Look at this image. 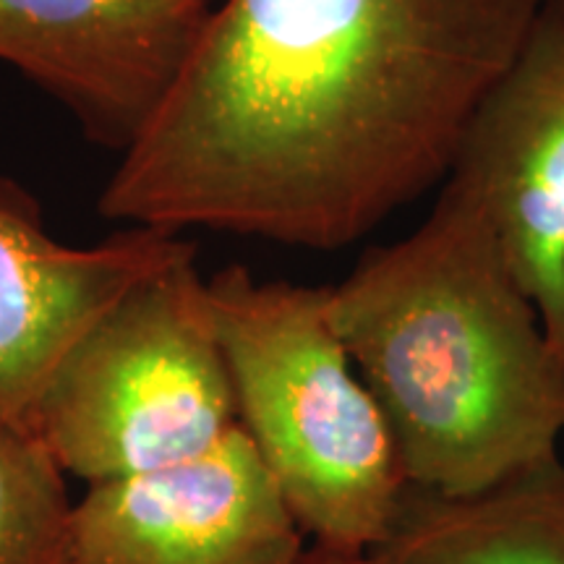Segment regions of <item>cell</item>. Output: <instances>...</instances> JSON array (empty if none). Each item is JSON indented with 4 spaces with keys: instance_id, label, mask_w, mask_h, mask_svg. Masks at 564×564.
Here are the masks:
<instances>
[{
    "instance_id": "52a82bcc",
    "label": "cell",
    "mask_w": 564,
    "mask_h": 564,
    "mask_svg": "<svg viewBox=\"0 0 564 564\" xmlns=\"http://www.w3.org/2000/svg\"><path fill=\"white\" fill-rule=\"evenodd\" d=\"M217 0H0V61L118 158L171 95Z\"/></svg>"
},
{
    "instance_id": "30bf717a",
    "label": "cell",
    "mask_w": 564,
    "mask_h": 564,
    "mask_svg": "<svg viewBox=\"0 0 564 564\" xmlns=\"http://www.w3.org/2000/svg\"><path fill=\"white\" fill-rule=\"evenodd\" d=\"M70 507L66 470L45 442L0 415V564H55Z\"/></svg>"
},
{
    "instance_id": "8fae6325",
    "label": "cell",
    "mask_w": 564,
    "mask_h": 564,
    "mask_svg": "<svg viewBox=\"0 0 564 564\" xmlns=\"http://www.w3.org/2000/svg\"><path fill=\"white\" fill-rule=\"evenodd\" d=\"M291 564H382L377 554H345L333 549L308 544Z\"/></svg>"
},
{
    "instance_id": "9c48e42d",
    "label": "cell",
    "mask_w": 564,
    "mask_h": 564,
    "mask_svg": "<svg viewBox=\"0 0 564 564\" xmlns=\"http://www.w3.org/2000/svg\"><path fill=\"white\" fill-rule=\"evenodd\" d=\"M371 554L382 564H564V460L465 497L411 486Z\"/></svg>"
},
{
    "instance_id": "5b68a950",
    "label": "cell",
    "mask_w": 564,
    "mask_h": 564,
    "mask_svg": "<svg viewBox=\"0 0 564 564\" xmlns=\"http://www.w3.org/2000/svg\"><path fill=\"white\" fill-rule=\"evenodd\" d=\"M306 546L236 426L188 460L89 484L55 564H291Z\"/></svg>"
},
{
    "instance_id": "7a4b0ae2",
    "label": "cell",
    "mask_w": 564,
    "mask_h": 564,
    "mask_svg": "<svg viewBox=\"0 0 564 564\" xmlns=\"http://www.w3.org/2000/svg\"><path fill=\"white\" fill-rule=\"evenodd\" d=\"M329 316L413 489L465 497L560 457L564 358L460 186L329 285Z\"/></svg>"
},
{
    "instance_id": "277c9868",
    "label": "cell",
    "mask_w": 564,
    "mask_h": 564,
    "mask_svg": "<svg viewBox=\"0 0 564 564\" xmlns=\"http://www.w3.org/2000/svg\"><path fill=\"white\" fill-rule=\"evenodd\" d=\"M236 426L196 257L139 282L91 324L30 413L66 476L87 486L188 460Z\"/></svg>"
},
{
    "instance_id": "3957f363",
    "label": "cell",
    "mask_w": 564,
    "mask_h": 564,
    "mask_svg": "<svg viewBox=\"0 0 564 564\" xmlns=\"http://www.w3.org/2000/svg\"><path fill=\"white\" fill-rule=\"evenodd\" d=\"M236 419L314 546L369 554L390 535L408 484L382 408L329 316V285L207 278Z\"/></svg>"
},
{
    "instance_id": "6da1fadb",
    "label": "cell",
    "mask_w": 564,
    "mask_h": 564,
    "mask_svg": "<svg viewBox=\"0 0 564 564\" xmlns=\"http://www.w3.org/2000/svg\"><path fill=\"white\" fill-rule=\"evenodd\" d=\"M544 0H217L105 181L126 228L343 251L442 188Z\"/></svg>"
},
{
    "instance_id": "8992f818",
    "label": "cell",
    "mask_w": 564,
    "mask_h": 564,
    "mask_svg": "<svg viewBox=\"0 0 564 564\" xmlns=\"http://www.w3.org/2000/svg\"><path fill=\"white\" fill-rule=\"evenodd\" d=\"M447 181L481 204L564 358V0L535 13Z\"/></svg>"
},
{
    "instance_id": "ba28073f",
    "label": "cell",
    "mask_w": 564,
    "mask_h": 564,
    "mask_svg": "<svg viewBox=\"0 0 564 564\" xmlns=\"http://www.w3.org/2000/svg\"><path fill=\"white\" fill-rule=\"evenodd\" d=\"M196 257L178 232L126 228L100 243L53 236L24 183L0 175V415L24 421L70 345L139 282Z\"/></svg>"
}]
</instances>
